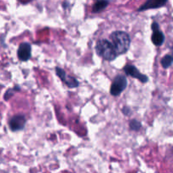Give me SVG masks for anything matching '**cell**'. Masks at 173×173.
Here are the masks:
<instances>
[{
  "label": "cell",
  "instance_id": "obj_1",
  "mask_svg": "<svg viewBox=\"0 0 173 173\" xmlns=\"http://www.w3.org/2000/svg\"><path fill=\"white\" fill-rule=\"evenodd\" d=\"M111 44L116 50V52L119 54H124L128 51L131 44V39L129 35L127 32L122 31H117L111 34Z\"/></svg>",
  "mask_w": 173,
  "mask_h": 173
},
{
  "label": "cell",
  "instance_id": "obj_2",
  "mask_svg": "<svg viewBox=\"0 0 173 173\" xmlns=\"http://www.w3.org/2000/svg\"><path fill=\"white\" fill-rule=\"evenodd\" d=\"M96 52L97 55L106 61H113L118 57V53L111 42L105 39L99 40L96 42Z\"/></svg>",
  "mask_w": 173,
  "mask_h": 173
},
{
  "label": "cell",
  "instance_id": "obj_3",
  "mask_svg": "<svg viewBox=\"0 0 173 173\" xmlns=\"http://www.w3.org/2000/svg\"><path fill=\"white\" fill-rule=\"evenodd\" d=\"M128 85V80L124 75H118L114 78L110 88V94L113 96H118L123 92Z\"/></svg>",
  "mask_w": 173,
  "mask_h": 173
},
{
  "label": "cell",
  "instance_id": "obj_4",
  "mask_svg": "<svg viewBox=\"0 0 173 173\" xmlns=\"http://www.w3.org/2000/svg\"><path fill=\"white\" fill-rule=\"evenodd\" d=\"M56 74L60 78V80L68 87V88H76L79 86L80 83L78 82L76 79H74L72 76H68L67 73L63 69V68L57 67L56 68Z\"/></svg>",
  "mask_w": 173,
  "mask_h": 173
},
{
  "label": "cell",
  "instance_id": "obj_5",
  "mask_svg": "<svg viewBox=\"0 0 173 173\" xmlns=\"http://www.w3.org/2000/svg\"><path fill=\"white\" fill-rule=\"evenodd\" d=\"M25 123H26V118L25 116L19 114L10 118L9 122V126L11 131L17 132V131L23 129L25 128Z\"/></svg>",
  "mask_w": 173,
  "mask_h": 173
},
{
  "label": "cell",
  "instance_id": "obj_6",
  "mask_svg": "<svg viewBox=\"0 0 173 173\" xmlns=\"http://www.w3.org/2000/svg\"><path fill=\"white\" fill-rule=\"evenodd\" d=\"M123 71L125 72L126 75H128V76H131V77L134 78V79H137L142 83H147L148 82L149 78L145 74H143L142 73H140L139 69L134 65H126L123 68Z\"/></svg>",
  "mask_w": 173,
  "mask_h": 173
},
{
  "label": "cell",
  "instance_id": "obj_7",
  "mask_svg": "<svg viewBox=\"0 0 173 173\" xmlns=\"http://www.w3.org/2000/svg\"><path fill=\"white\" fill-rule=\"evenodd\" d=\"M151 29L153 31L151 36V41L155 46H161L165 41V36L163 32L160 30V26L157 22H153L151 25Z\"/></svg>",
  "mask_w": 173,
  "mask_h": 173
},
{
  "label": "cell",
  "instance_id": "obj_8",
  "mask_svg": "<svg viewBox=\"0 0 173 173\" xmlns=\"http://www.w3.org/2000/svg\"><path fill=\"white\" fill-rule=\"evenodd\" d=\"M19 59L22 62L28 61L31 57V46L28 42H23L19 45L17 51Z\"/></svg>",
  "mask_w": 173,
  "mask_h": 173
},
{
  "label": "cell",
  "instance_id": "obj_9",
  "mask_svg": "<svg viewBox=\"0 0 173 173\" xmlns=\"http://www.w3.org/2000/svg\"><path fill=\"white\" fill-rule=\"evenodd\" d=\"M168 0H147L145 3L142 4L141 6L138 9L139 12L145 11L148 9H159L166 5Z\"/></svg>",
  "mask_w": 173,
  "mask_h": 173
},
{
  "label": "cell",
  "instance_id": "obj_10",
  "mask_svg": "<svg viewBox=\"0 0 173 173\" xmlns=\"http://www.w3.org/2000/svg\"><path fill=\"white\" fill-rule=\"evenodd\" d=\"M108 0H97L92 7L93 13H100L108 6Z\"/></svg>",
  "mask_w": 173,
  "mask_h": 173
},
{
  "label": "cell",
  "instance_id": "obj_11",
  "mask_svg": "<svg viewBox=\"0 0 173 173\" xmlns=\"http://www.w3.org/2000/svg\"><path fill=\"white\" fill-rule=\"evenodd\" d=\"M172 56L171 55H166L164 56L161 59V65L164 68H168L171 67V65L172 64Z\"/></svg>",
  "mask_w": 173,
  "mask_h": 173
},
{
  "label": "cell",
  "instance_id": "obj_12",
  "mask_svg": "<svg viewBox=\"0 0 173 173\" xmlns=\"http://www.w3.org/2000/svg\"><path fill=\"white\" fill-rule=\"evenodd\" d=\"M141 126H142V125H141V123L139 122L138 120H136V119L132 120L129 123L130 129L133 130V131H139V130L140 129Z\"/></svg>",
  "mask_w": 173,
  "mask_h": 173
},
{
  "label": "cell",
  "instance_id": "obj_13",
  "mask_svg": "<svg viewBox=\"0 0 173 173\" xmlns=\"http://www.w3.org/2000/svg\"><path fill=\"white\" fill-rule=\"evenodd\" d=\"M14 90H19V86H15V88H14V89H9V90H7L3 98L6 100V101H8V100H9V98H10V97L14 95V94H13Z\"/></svg>",
  "mask_w": 173,
  "mask_h": 173
},
{
  "label": "cell",
  "instance_id": "obj_14",
  "mask_svg": "<svg viewBox=\"0 0 173 173\" xmlns=\"http://www.w3.org/2000/svg\"><path fill=\"white\" fill-rule=\"evenodd\" d=\"M123 113L125 115H128V112L130 111L129 108H128V107H124L123 109Z\"/></svg>",
  "mask_w": 173,
  "mask_h": 173
}]
</instances>
